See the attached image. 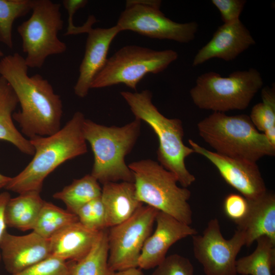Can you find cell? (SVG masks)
<instances>
[{
  "label": "cell",
  "instance_id": "cell-23",
  "mask_svg": "<svg viewBox=\"0 0 275 275\" xmlns=\"http://www.w3.org/2000/svg\"><path fill=\"white\" fill-rule=\"evenodd\" d=\"M257 246L251 254L236 262L237 274L241 275H272L275 265V242L266 236L256 241Z\"/></svg>",
  "mask_w": 275,
  "mask_h": 275
},
{
  "label": "cell",
  "instance_id": "cell-15",
  "mask_svg": "<svg viewBox=\"0 0 275 275\" xmlns=\"http://www.w3.org/2000/svg\"><path fill=\"white\" fill-rule=\"evenodd\" d=\"M0 249L5 269L12 275L51 256L49 239L34 231L15 235L6 231L0 240Z\"/></svg>",
  "mask_w": 275,
  "mask_h": 275
},
{
  "label": "cell",
  "instance_id": "cell-24",
  "mask_svg": "<svg viewBox=\"0 0 275 275\" xmlns=\"http://www.w3.org/2000/svg\"><path fill=\"white\" fill-rule=\"evenodd\" d=\"M101 192L99 182L90 174L74 179L70 184L54 194L53 197L62 201L68 211L76 214L84 205L100 197Z\"/></svg>",
  "mask_w": 275,
  "mask_h": 275
},
{
  "label": "cell",
  "instance_id": "cell-11",
  "mask_svg": "<svg viewBox=\"0 0 275 275\" xmlns=\"http://www.w3.org/2000/svg\"><path fill=\"white\" fill-rule=\"evenodd\" d=\"M193 239L195 258L201 264L206 275H237L236 257L245 245L243 233L236 229L233 236L225 238L217 218L210 219L201 235Z\"/></svg>",
  "mask_w": 275,
  "mask_h": 275
},
{
  "label": "cell",
  "instance_id": "cell-4",
  "mask_svg": "<svg viewBox=\"0 0 275 275\" xmlns=\"http://www.w3.org/2000/svg\"><path fill=\"white\" fill-rule=\"evenodd\" d=\"M141 125V121L136 118L121 127L107 126L85 119L83 133L94 154L91 174L99 183L134 182L125 159L137 142Z\"/></svg>",
  "mask_w": 275,
  "mask_h": 275
},
{
  "label": "cell",
  "instance_id": "cell-18",
  "mask_svg": "<svg viewBox=\"0 0 275 275\" xmlns=\"http://www.w3.org/2000/svg\"><path fill=\"white\" fill-rule=\"evenodd\" d=\"M248 201V213L237 225V229L244 235L245 245L251 246L262 236H266L275 242L274 194L267 190L261 196Z\"/></svg>",
  "mask_w": 275,
  "mask_h": 275
},
{
  "label": "cell",
  "instance_id": "cell-9",
  "mask_svg": "<svg viewBox=\"0 0 275 275\" xmlns=\"http://www.w3.org/2000/svg\"><path fill=\"white\" fill-rule=\"evenodd\" d=\"M32 15L17 26L24 60L29 68H41L50 56L64 53L66 44L58 38L63 27L61 5L50 0H34Z\"/></svg>",
  "mask_w": 275,
  "mask_h": 275
},
{
  "label": "cell",
  "instance_id": "cell-28",
  "mask_svg": "<svg viewBox=\"0 0 275 275\" xmlns=\"http://www.w3.org/2000/svg\"><path fill=\"white\" fill-rule=\"evenodd\" d=\"M34 0H0V41L12 48V27L16 19L32 11Z\"/></svg>",
  "mask_w": 275,
  "mask_h": 275
},
{
  "label": "cell",
  "instance_id": "cell-17",
  "mask_svg": "<svg viewBox=\"0 0 275 275\" xmlns=\"http://www.w3.org/2000/svg\"><path fill=\"white\" fill-rule=\"evenodd\" d=\"M121 32L116 25L109 28H92L87 33L85 52L74 86V93L78 97L84 98L88 94L94 78L107 61L112 42Z\"/></svg>",
  "mask_w": 275,
  "mask_h": 275
},
{
  "label": "cell",
  "instance_id": "cell-21",
  "mask_svg": "<svg viewBox=\"0 0 275 275\" xmlns=\"http://www.w3.org/2000/svg\"><path fill=\"white\" fill-rule=\"evenodd\" d=\"M18 101L8 82L0 76V140L8 142L22 153L33 155L34 149L15 127L13 115Z\"/></svg>",
  "mask_w": 275,
  "mask_h": 275
},
{
  "label": "cell",
  "instance_id": "cell-13",
  "mask_svg": "<svg viewBox=\"0 0 275 275\" xmlns=\"http://www.w3.org/2000/svg\"><path fill=\"white\" fill-rule=\"evenodd\" d=\"M195 153L211 162L224 180L248 200L256 199L266 191L265 182L256 162L219 154L188 140Z\"/></svg>",
  "mask_w": 275,
  "mask_h": 275
},
{
  "label": "cell",
  "instance_id": "cell-6",
  "mask_svg": "<svg viewBox=\"0 0 275 275\" xmlns=\"http://www.w3.org/2000/svg\"><path fill=\"white\" fill-rule=\"evenodd\" d=\"M138 199L188 225L193 223V212L188 203L191 192L179 187L176 176L159 162L151 159L131 162Z\"/></svg>",
  "mask_w": 275,
  "mask_h": 275
},
{
  "label": "cell",
  "instance_id": "cell-25",
  "mask_svg": "<svg viewBox=\"0 0 275 275\" xmlns=\"http://www.w3.org/2000/svg\"><path fill=\"white\" fill-rule=\"evenodd\" d=\"M107 229L100 231L89 253L82 259L73 262L71 275H113L108 264Z\"/></svg>",
  "mask_w": 275,
  "mask_h": 275
},
{
  "label": "cell",
  "instance_id": "cell-32",
  "mask_svg": "<svg viewBox=\"0 0 275 275\" xmlns=\"http://www.w3.org/2000/svg\"><path fill=\"white\" fill-rule=\"evenodd\" d=\"M87 0H64L63 5L68 14V26L65 35H75L87 33L92 29V25L97 21L94 16L90 15L87 21L81 26H75L73 23V16L79 9L82 8L88 4Z\"/></svg>",
  "mask_w": 275,
  "mask_h": 275
},
{
  "label": "cell",
  "instance_id": "cell-1",
  "mask_svg": "<svg viewBox=\"0 0 275 275\" xmlns=\"http://www.w3.org/2000/svg\"><path fill=\"white\" fill-rule=\"evenodd\" d=\"M28 69L18 53L0 60V75L11 87L21 107L13 119L29 139L50 135L61 128L62 99L46 79L39 74L30 76Z\"/></svg>",
  "mask_w": 275,
  "mask_h": 275
},
{
  "label": "cell",
  "instance_id": "cell-7",
  "mask_svg": "<svg viewBox=\"0 0 275 275\" xmlns=\"http://www.w3.org/2000/svg\"><path fill=\"white\" fill-rule=\"evenodd\" d=\"M263 84L260 73L253 68L234 71L228 77L210 71L197 77L189 93L198 108L225 113L246 109Z\"/></svg>",
  "mask_w": 275,
  "mask_h": 275
},
{
  "label": "cell",
  "instance_id": "cell-36",
  "mask_svg": "<svg viewBox=\"0 0 275 275\" xmlns=\"http://www.w3.org/2000/svg\"><path fill=\"white\" fill-rule=\"evenodd\" d=\"M130 2L151 6L156 8L160 9L161 4V1L159 0H129Z\"/></svg>",
  "mask_w": 275,
  "mask_h": 275
},
{
  "label": "cell",
  "instance_id": "cell-22",
  "mask_svg": "<svg viewBox=\"0 0 275 275\" xmlns=\"http://www.w3.org/2000/svg\"><path fill=\"white\" fill-rule=\"evenodd\" d=\"M38 191H29L9 200L5 211L7 227L33 230L44 201Z\"/></svg>",
  "mask_w": 275,
  "mask_h": 275
},
{
  "label": "cell",
  "instance_id": "cell-8",
  "mask_svg": "<svg viewBox=\"0 0 275 275\" xmlns=\"http://www.w3.org/2000/svg\"><path fill=\"white\" fill-rule=\"evenodd\" d=\"M178 56L177 52L171 49L155 50L135 45L124 46L107 59L94 78L91 89L122 84L136 90L146 75L163 71Z\"/></svg>",
  "mask_w": 275,
  "mask_h": 275
},
{
  "label": "cell",
  "instance_id": "cell-33",
  "mask_svg": "<svg viewBox=\"0 0 275 275\" xmlns=\"http://www.w3.org/2000/svg\"><path fill=\"white\" fill-rule=\"evenodd\" d=\"M223 209L227 217L238 225L246 216L249 209V202L241 195L231 193L225 198Z\"/></svg>",
  "mask_w": 275,
  "mask_h": 275
},
{
  "label": "cell",
  "instance_id": "cell-37",
  "mask_svg": "<svg viewBox=\"0 0 275 275\" xmlns=\"http://www.w3.org/2000/svg\"><path fill=\"white\" fill-rule=\"evenodd\" d=\"M113 275H144V274L142 269L134 267L115 271Z\"/></svg>",
  "mask_w": 275,
  "mask_h": 275
},
{
  "label": "cell",
  "instance_id": "cell-2",
  "mask_svg": "<svg viewBox=\"0 0 275 275\" xmlns=\"http://www.w3.org/2000/svg\"><path fill=\"white\" fill-rule=\"evenodd\" d=\"M85 119L83 113L76 112L55 133L29 139L35 150L33 158L21 172L11 177L5 188L18 194L40 192L44 180L56 168L86 154L87 142L83 133Z\"/></svg>",
  "mask_w": 275,
  "mask_h": 275
},
{
  "label": "cell",
  "instance_id": "cell-20",
  "mask_svg": "<svg viewBox=\"0 0 275 275\" xmlns=\"http://www.w3.org/2000/svg\"><path fill=\"white\" fill-rule=\"evenodd\" d=\"M101 199L107 228L125 221L143 205L137 198L134 182H131L103 184Z\"/></svg>",
  "mask_w": 275,
  "mask_h": 275
},
{
  "label": "cell",
  "instance_id": "cell-5",
  "mask_svg": "<svg viewBox=\"0 0 275 275\" xmlns=\"http://www.w3.org/2000/svg\"><path fill=\"white\" fill-rule=\"evenodd\" d=\"M197 127L201 138L219 154L255 162L275 154V146L246 115L213 112L200 121Z\"/></svg>",
  "mask_w": 275,
  "mask_h": 275
},
{
  "label": "cell",
  "instance_id": "cell-29",
  "mask_svg": "<svg viewBox=\"0 0 275 275\" xmlns=\"http://www.w3.org/2000/svg\"><path fill=\"white\" fill-rule=\"evenodd\" d=\"M76 214L78 221L90 229L100 231L107 229L105 210L101 197L84 205Z\"/></svg>",
  "mask_w": 275,
  "mask_h": 275
},
{
  "label": "cell",
  "instance_id": "cell-14",
  "mask_svg": "<svg viewBox=\"0 0 275 275\" xmlns=\"http://www.w3.org/2000/svg\"><path fill=\"white\" fill-rule=\"evenodd\" d=\"M155 223V230L146 240L138 260V267L142 269L155 268L166 258L172 245L197 234L190 225L161 211L158 212Z\"/></svg>",
  "mask_w": 275,
  "mask_h": 275
},
{
  "label": "cell",
  "instance_id": "cell-31",
  "mask_svg": "<svg viewBox=\"0 0 275 275\" xmlns=\"http://www.w3.org/2000/svg\"><path fill=\"white\" fill-rule=\"evenodd\" d=\"M152 275H194V267L188 258L175 254L167 256Z\"/></svg>",
  "mask_w": 275,
  "mask_h": 275
},
{
  "label": "cell",
  "instance_id": "cell-19",
  "mask_svg": "<svg viewBox=\"0 0 275 275\" xmlns=\"http://www.w3.org/2000/svg\"><path fill=\"white\" fill-rule=\"evenodd\" d=\"M99 232L79 221L71 224L49 239L50 255L65 261H79L89 253Z\"/></svg>",
  "mask_w": 275,
  "mask_h": 275
},
{
  "label": "cell",
  "instance_id": "cell-3",
  "mask_svg": "<svg viewBox=\"0 0 275 275\" xmlns=\"http://www.w3.org/2000/svg\"><path fill=\"white\" fill-rule=\"evenodd\" d=\"M120 94L135 118L147 123L157 135L159 163L176 176L182 187L191 185L196 178L186 168L185 160L195 152L183 143L182 121L177 118H168L161 114L152 103V94L148 90L140 92L122 91Z\"/></svg>",
  "mask_w": 275,
  "mask_h": 275
},
{
  "label": "cell",
  "instance_id": "cell-26",
  "mask_svg": "<svg viewBox=\"0 0 275 275\" xmlns=\"http://www.w3.org/2000/svg\"><path fill=\"white\" fill-rule=\"evenodd\" d=\"M77 222L76 214L44 201L32 230L49 239L65 227Z\"/></svg>",
  "mask_w": 275,
  "mask_h": 275
},
{
  "label": "cell",
  "instance_id": "cell-16",
  "mask_svg": "<svg viewBox=\"0 0 275 275\" xmlns=\"http://www.w3.org/2000/svg\"><path fill=\"white\" fill-rule=\"evenodd\" d=\"M255 43L251 33L240 19L224 23L196 53L193 66H199L215 58L226 61H232Z\"/></svg>",
  "mask_w": 275,
  "mask_h": 275
},
{
  "label": "cell",
  "instance_id": "cell-10",
  "mask_svg": "<svg viewBox=\"0 0 275 275\" xmlns=\"http://www.w3.org/2000/svg\"><path fill=\"white\" fill-rule=\"evenodd\" d=\"M158 211L143 205L128 219L109 228L108 264L113 271L138 267L142 249L152 234Z\"/></svg>",
  "mask_w": 275,
  "mask_h": 275
},
{
  "label": "cell",
  "instance_id": "cell-34",
  "mask_svg": "<svg viewBox=\"0 0 275 275\" xmlns=\"http://www.w3.org/2000/svg\"><path fill=\"white\" fill-rule=\"evenodd\" d=\"M211 3L219 11L224 23H229L240 19L246 1L212 0Z\"/></svg>",
  "mask_w": 275,
  "mask_h": 275
},
{
  "label": "cell",
  "instance_id": "cell-35",
  "mask_svg": "<svg viewBox=\"0 0 275 275\" xmlns=\"http://www.w3.org/2000/svg\"><path fill=\"white\" fill-rule=\"evenodd\" d=\"M11 198L10 194L7 191L0 193V240L4 234L7 231V225L5 220V211L6 205ZM2 259L0 253V261Z\"/></svg>",
  "mask_w": 275,
  "mask_h": 275
},
{
  "label": "cell",
  "instance_id": "cell-38",
  "mask_svg": "<svg viewBox=\"0 0 275 275\" xmlns=\"http://www.w3.org/2000/svg\"><path fill=\"white\" fill-rule=\"evenodd\" d=\"M11 177L5 176L0 173V189L7 186Z\"/></svg>",
  "mask_w": 275,
  "mask_h": 275
},
{
  "label": "cell",
  "instance_id": "cell-27",
  "mask_svg": "<svg viewBox=\"0 0 275 275\" xmlns=\"http://www.w3.org/2000/svg\"><path fill=\"white\" fill-rule=\"evenodd\" d=\"M262 102L252 108L251 121L258 130L262 131L275 146V88L266 87L261 90Z\"/></svg>",
  "mask_w": 275,
  "mask_h": 275
},
{
  "label": "cell",
  "instance_id": "cell-12",
  "mask_svg": "<svg viewBox=\"0 0 275 275\" xmlns=\"http://www.w3.org/2000/svg\"><path fill=\"white\" fill-rule=\"evenodd\" d=\"M116 25L121 32L130 31L150 38L181 43L191 41L198 25L195 21L178 23L167 17L160 9L126 1Z\"/></svg>",
  "mask_w": 275,
  "mask_h": 275
},
{
  "label": "cell",
  "instance_id": "cell-30",
  "mask_svg": "<svg viewBox=\"0 0 275 275\" xmlns=\"http://www.w3.org/2000/svg\"><path fill=\"white\" fill-rule=\"evenodd\" d=\"M73 262L50 256L27 269L13 275H71Z\"/></svg>",
  "mask_w": 275,
  "mask_h": 275
},
{
  "label": "cell",
  "instance_id": "cell-39",
  "mask_svg": "<svg viewBox=\"0 0 275 275\" xmlns=\"http://www.w3.org/2000/svg\"><path fill=\"white\" fill-rule=\"evenodd\" d=\"M4 53L2 50L0 49V58L4 57Z\"/></svg>",
  "mask_w": 275,
  "mask_h": 275
}]
</instances>
